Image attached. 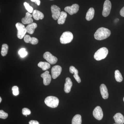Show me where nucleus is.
<instances>
[{
  "label": "nucleus",
  "mask_w": 124,
  "mask_h": 124,
  "mask_svg": "<svg viewBox=\"0 0 124 124\" xmlns=\"http://www.w3.org/2000/svg\"><path fill=\"white\" fill-rule=\"evenodd\" d=\"M49 71H46L41 75V77L43 79V83L45 85H48L51 81V76L49 74Z\"/></svg>",
  "instance_id": "12"
},
{
  "label": "nucleus",
  "mask_w": 124,
  "mask_h": 124,
  "mask_svg": "<svg viewBox=\"0 0 124 124\" xmlns=\"http://www.w3.org/2000/svg\"><path fill=\"white\" fill-rule=\"evenodd\" d=\"M16 27L17 30V37L19 39H22L27 32L26 27L22 23H18L16 24Z\"/></svg>",
  "instance_id": "5"
},
{
  "label": "nucleus",
  "mask_w": 124,
  "mask_h": 124,
  "mask_svg": "<svg viewBox=\"0 0 124 124\" xmlns=\"http://www.w3.org/2000/svg\"><path fill=\"white\" fill-rule=\"evenodd\" d=\"M18 54L20 55V57L22 58L24 57L27 54V53L26 51V49L23 48L20 49L18 51Z\"/></svg>",
  "instance_id": "28"
},
{
  "label": "nucleus",
  "mask_w": 124,
  "mask_h": 124,
  "mask_svg": "<svg viewBox=\"0 0 124 124\" xmlns=\"http://www.w3.org/2000/svg\"><path fill=\"white\" fill-rule=\"evenodd\" d=\"M8 46L7 44H3L1 48V55L3 57L6 56L8 53Z\"/></svg>",
  "instance_id": "26"
},
{
  "label": "nucleus",
  "mask_w": 124,
  "mask_h": 124,
  "mask_svg": "<svg viewBox=\"0 0 124 124\" xmlns=\"http://www.w3.org/2000/svg\"><path fill=\"white\" fill-rule=\"evenodd\" d=\"M8 114L7 113H6L4 111L2 110H0V118L1 119H6L8 117Z\"/></svg>",
  "instance_id": "30"
},
{
  "label": "nucleus",
  "mask_w": 124,
  "mask_h": 124,
  "mask_svg": "<svg viewBox=\"0 0 124 124\" xmlns=\"http://www.w3.org/2000/svg\"></svg>",
  "instance_id": "38"
},
{
  "label": "nucleus",
  "mask_w": 124,
  "mask_h": 124,
  "mask_svg": "<svg viewBox=\"0 0 124 124\" xmlns=\"http://www.w3.org/2000/svg\"><path fill=\"white\" fill-rule=\"evenodd\" d=\"M100 93L102 97L104 99H106L108 98V89L106 86L104 84L101 85L100 87Z\"/></svg>",
  "instance_id": "13"
},
{
  "label": "nucleus",
  "mask_w": 124,
  "mask_h": 124,
  "mask_svg": "<svg viewBox=\"0 0 124 124\" xmlns=\"http://www.w3.org/2000/svg\"><path fill=\"white\" fill-rule=\"evenodd\" d=\"M12 91L13 94L15 96H17L19 94L18 87L17 86H14L12 87Z\"/></svg>",
  "instance_id": "29"
},
{
  "label": "nucleus",
  "mask_w": 124,
  "mask_h": 124,
  "mask_svg": "<svg viewBox=\"0 0 124 124\" xmlns=\"http://www.w3.org/2000/svg\"><path fill=\"white\" fill-rule=\"evenodd\" d=\"M67 14L64 11H62L60 13V15L58 19V24H64L66 21L67 17Z\"/></svg>",
  "instance_id": "21"
},
{
  "label": "nucleus",
  "mask_w": 124,
  "mask_h": 124,
  "mask_svg": "<svg viewBox=\"0 0 124 124\" xmlns=\"http://www.w3.org/2000/svg\"><path fill=\"white\" fill-rule=\"evenodd\" d=\"M69 71H70V72L71 73H72V74H74L73 76L76 80L77 81L78 83H80L81 82V80L79 76L78 75V71L77 69L73 66H71L70 67Z\"/></svg>",
  "instance_id": "14"
},
{
  "label": "nucleus",
  "mask_w": 124,
  "mask_h": 124,
  "mask_svg": "<svg viewBox=\"0 0 124 124\" xmlns=\"http://www.w3.org/2000/svg\"><path fill=\"white\" fill-rule=\"evenodd\" d=\"M94 14V10L93 8H90L89 9L86 15V19L88 21H90L93 18Z\"/></svg>",
  "instance_id": "22"
},
{
  "label": "nucleus",
  "mask_w": 124,
  "mask_h": 124,
  "mask_svg": "<svg viewBox=\"0 0 124 124\" xmlns=\"http://www.w3.org/2000/svg\"><path fill=\"white\" fill-rule=\"evenodd\" d=\"M79 5L77 4H74L71 6H67L64 8V10L70 15H72L74 14L77 13L79 9Z\"/></svg>",
  "instance_id": "9"
},
{
  "label": "nucleus",
  "mask_w": 124,
  "mask_h": 124,
  "mask_svg": "<svg viewBox=\"0 0 124 124\" xmlns=\"http://www.w3.org/2000/svg\"><path fill=\"white\" fill-rule=\"evenodd\" d=\"M22 113L23 115L27 116L30 115L31 114V112L29 109L27 108H23L22 109Z\"/></svg>",
  "instance_id": "31"
},
{
  "label": "nucleus",
  "mask_w": 124,
  "mask_h": 124,
  "mask_svg": "<svg viewBox=\"0 0 124 124\" xmlns=\"http://www.w3.org/2000/svg\"><path fill=\"white\" fill-rule=\"evenodd\" d=\"M38 66L44 71L46 70L50 67V64L46 62H40L38 63Z\"/></svg>",
  "instance_id": "23"
},
{
  "label": "nucleus",
  "mask_w": 124,
  "mask_h": 124,
  "mask_svg": "<svg viewBox=\"0 0 124 124\" xmlns=\"http://www.w3.org/2000/svg\"><path fill=\"white\" fill-rule=\"evenodd\" d=\"M43 57L50 64H55L57 62L58 59L56 57L52 55L50 52H45L43 55Z\"/></svg>",
  "instance_id": "7"
},
{
  "label": "nucleus",
  "mask_w": 124,
  "mask_h": 124,
  "mask_svg": "<svg viewBox=\"0 0 124 124\" xmlns=\"http://www.w3.org/2000/svg\"><path fill=\"white\" fill-rule=\"evenodd\" d=\"M37 24L35 23H32L27 26L26 27L27 32L30 34H32L35 31V29L37 27Z\"/></svg>",
  "instance_id": "20"
},
{
  "label": "nucleus",
  "mask_w": 124,
  "mask_h": 124,
  "mask_svg": "<svg viewBox=\"0 0 124 124\" xmlns=\"http://www.w3.org/2000/svg\"><path fill=\"white\" fill-rule=\"evenodd\" d=\"M32 15L29 12L26 13V16L22 19V22L23 24H29L32 23L33 22V19L32 18Z\"/></svg>",
  "instance_id": "15"
},
{
  "label": "nucleus",
  "mask_w": 124,
  "mask_h": 124,
  "mask_svg": "<svg viewBox=\"0 0 124 124\" xmlns=\"http://www.w3.org/2000/svg\"><path fill=\"white\" fill-rule=\"evenodd\" d=\"M120 14L122 16V17H124V7L121 9L120 11Z\"/></svg>",
  "instance_id": "34"
},
{
  "label": "nucleus",
  "mask_w": 124,
  "mask_h": 124,
  "mask_svg": "<svg viewBox=\"0 0 124 124\" xmlns=\"http://www.w3.org/2000/svg\"><path fill=\"white\" fill-rule=\"evenodd\" d=\"M24 42L27 43H31L32 45H36L38 42V40L35 37H31L28 35H25L24 37Z\"/></svg>",
  "instance_id": "16"
},
{
  "label": "nucleus",
  "mask_w": 124,
  "mask_h": 124,
  "mask_svg": "<svg viewBox=\"0 0 124 124\" xmlns=\"http://www.w3.org/2000/svg\"><path fill=\"white\" fill-rule=\"evenodd\" d=\"M32 2H35L37 5L39 6L40 4V0H31Z\"/></svg>",
  "instance_id": "33"
},
{
  "label": "nucleus",
  "mask_w": 124,
  "mask_h": 124,
  "mask_svg": "<svg viewBox=\"0 0 124 124\" xmlns=\"http://www.w3.org/2000/svg\"><path fill=\"white\" fill-rule=\"evenodd\" d=\"M108 54V50L106 47L100 48L95 52L94 58L95 60L99 61L104 59L106 57Z\"/></svg>",
  "instance_id": "2"
},
{
  "label": "nucleus",
  "mask_w": 124,
  "mask_h": 124,
  "mask_svg": "<svg viewBox=\"0 0 124 124\" xmlns=\"http://www.w3.org/2000/svg\"><path fill=\"white\" fill-rule=\"evenodd\" d=\"M62 71V67L58 65L54 66L51 69V75L53 79L57 78L61 74Z\"/></svg>",
  "instance_id": "11"
},
{
  "label": "nucleus",
  "mask_w": 124,
  "mask_h": 124,
  "mask_svg": "<svg viewBox=\"0 0 124 124\" xmlns=\"http://www.w3.org/2000/svg\"><path fill=\"white\" fill-rule=\"evenodd\" d=\"M1 101H2V99H1V97H0V103L1 102Z\"/></svg>",
  "instance_id": "35"
},
{
  "label": "nucleus",
  "mask_w": 124,
  "mask_h": 124,
  "mask_svg": "<svg viewBox=\"0 0 124 124\" xmlns=\"http://www.w3.org/2000/svg\"><path fill=\"white\" fill-rule=\"evenodd\" d=\"M123 100H124V99H123Z\"/></svg>",
  "instance_id": "36"
},
{
  "label": "nucleus",
  "mask_w": 124,
  "mask_h": 124,
  "mask_svg": "<svg viewBox=\"0 0 124 124\" xmlns=\"http://www.w3.org/2000/svg\"><path fill=\"white\" fill-rule=\"evenodd\" d=\"M45 103L46 106L51 108H55L58 106L59 100L54 96H50L46 98Z\"/></svg>",
  "instance_id": "3"
},
{
  "label": "nucleus",
  "mask_w": 124,
  "mask_h": 124,
  "mask_svg": "<svg viewBox=\"0 0 124 124\" xmlns=\"http://www.w3.org/2000/svg\"><path fill=\"white\" fill-rule=\"evenodd\" d=\"M52 17L54 20H57L60 15L61 9L59 7L55 5H53L51 7Z\"/></svg>",
  "instance_id": "8"
},
{
  "label": "nucleus",
  "mask_w": 124,
  "mask_h": 124,
  "mask_svg": "<svg viewBox=\"0 0 124 124\" xmlns=\"http://www.w3.org/2000/svg\"><path fill=\"white\" fill-rule=\"evenodd\" d=\"M23 5H24V6L26 8V9L27 10L28 12H29L30 13H33V8L29 4H28L27 2H25L23 3Z\"/></svg>",
  "instance_id": "27"
},
{
  "label": "nucleus",
  "mask_w": 124,
  "mask_h": 124,
  "mask_svg": "<svg viewBox=\"0 0 124 124\" xmlns=\"http://www.w3.org/2000/svg\"><path fill=\"white\" fill-rule=\"evenodd\" d=\"M115 78L117 82H122L123 80V77L122 75L119 70H116L115 71Z\"/></svg>",
  "instance_id": "25"
},
{
  "label": "nucleus",
  "mask_w": 124,
  "mask_h": 124,
  "mask_svg": "<svg viewBox=\"0 0 124 124\" xmlns=\"http://www.w3.org/2000/svg\"></svg>",
  "instance_id": "37"
},
{
  "label": "nucleus",
  "mask_w": 124,
  "mask_h": 124,
  "mask_svg": "<svg viewBox=\"0 0 124 124\" xmlns=\"http://www.w3.org/2000/svg\"><path fill=\"white\" fill-rule=\"evenodd\" d=\"M73 34L69 31L64 32L60 38V43L63 44H68L71 42L73 40Z\"/></svg>",
  "instance_id": "4"
},
{
  "label": "nucleus",
  "mask_w": 124,
  "mask_h": 124,
  "mask_svg": "<svg viewBox=\"0 0 124 124\" xmlns=\"http://www.w3.org/2000/svg\"><path fill=\"white\" fill-rule=\"evenodd\" d=\"M32 15L33 18L37 20H42L44 17V14L42 12L37 10H33Z\"/></svg>",
  "instance_id": "19"
},
{
  "label": "nucleus",
  "mask_w": 124,
  "mask_h": 124,
  "mask_svg": "<svg viewBox=\"0 0 124 124\" xmlns=\"http://www.w3.org/2000/svg\"><path fill=\"white\" fill-rule=\"evenodd\" d=\"M72 86V82L70 78L67 77L66 79V83L64 84V91L66 93H69L71 91Z\"/></svg>",
  "instance_id": "17"
},
{
  "label": "nucleus",
  "mask_w": 124,
  "mask_h": 124,
  "mask_svg": "<svg viewBox=\"0 0 124 124\" xmlns=\"http://www.w3.org/2000/svg\"><path fill=\"white\" fill-rule=\"evenodd\" d=\"M29 124H39V122L37 121L31 120L29 122Z\"/></svg>",
  "instance_id": "32"
},
{
  "label": "nucleus",
  "mask_w": 124,
  "mask_h": 124,
  "mask_svg": "<svg viewBox=\"0 0 124 124\" xmlns=\"http://www.w3.org/2000/svg\"><path fill=\"white\" fill-rule=\"evenodd\" d=\"M82 119L80 115H76L73 117L72 121V124H81Z\"/></svg>",
  "instance_id": "24"
},
{
  "label": "nucleus",
  "mask_w": 124,
  "mask_h": 124,
  "mask_svg": "<svg viewBox=\"0 0 124 124\" xmlns=\"http://www.w3.org/2000/svg\"><path fill=\"white\" fill-rule=\"evenodd\" d=\"M93 115L96 119L100 120L103 117V112L100 106H97L93 111Z\"/></svg>",
  "instance_id": "10"
},
{
  "label": "nucleus",
  "mask_w": 124,
  "mask_h": 124,
  "mask_svg": "<svg viewBox=\"0 0 124 124\" xmlns=\"http://www.w3.org/2000/svg\"><path fill=\"white\" fill-rule=\"evenodd\" d=\"M111 8V3L109 0H106L103 5V16L107 17L110 13Z\"/></svg>",
  "instance_id": "6"
},
{
  "label": "nucleus",
  "mask_w": 124,
  "mask_h": 124,
  "mask_svg": "<svg viewBox=\"0 0 124 124\" xmlns=\"http://www.w3.org/2000/svg\"><path fill=\"white\" fill-rule=\"evenodd\" d=\"M111 35V31L104 27L99 28L94 34L95 39L101 40L108 38Z\"/></svg>",
  "instance_id": "1"
},
{
  "label": "nucleus",
  "mask_w": 124,
  "mask_h": 124,
  "mask_svg": "<svg viewBox=\"0 0 124 124\" xmlns=\"http://www.w3.org/2000/svg\"><path fill=\"white\" fill-rule=\"evenodd\" d=\"M114 120L116 124H124V117L121 113H116L113 116Z\"/></svg>",
  "instance_id": "18"
}]
</instances>
